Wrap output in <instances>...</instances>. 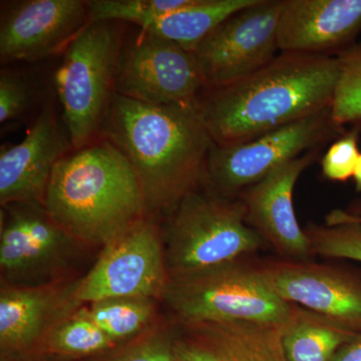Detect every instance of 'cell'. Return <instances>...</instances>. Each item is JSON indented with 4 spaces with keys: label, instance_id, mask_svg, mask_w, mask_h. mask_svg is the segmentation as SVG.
Segmentation results:
<instances>
[{
    "label": "cell",
    "instance_id": "1",
    "mask_svg": "<svg viewBox=\"0 0 361 361\" xmlns=\"http://www.w3.org/2000/svg\"><path fill=\"white\" fill-rule=\"evenodd\" d=\"M99 134L130 161L149 218L170 216L204 182L214 142L197 103L149 104L114 92Z\"/></svg>",
    "mask_w": 361,
    "mask_h": 361
},
{
    "label": "cell",
    "instance_id": "2",
    "mask_svg": "<svg viewBox=\"0 0 361 361\" xmlns=\"http://www.w3.org/2000/svg\"><path fill=\"white\" fill-rule=\"evenodd\" d=\"M338 77L336 56L280 52L248 77L206 89L197 109L214 144H241L330 108Z\"/></svg>",
    "mask_w": 361,
    "mask_h": 361
},
{
    "label": "cell",
    "instance_id": "3",
    "mask_svg": "<svg viewBox=\"0 0 361 361\" xmlns=\"http://www.w3.org/2000/svg\"><path fill=\"white\" fill-rule=\"evenodd\" d=\"M44 205L80 243L101 249L149 217L134 169L106 140L75 149L56 163Z\"/></svg>",
    "mask_w": 361,
    "mask_h": 361
},
{
    "label": "cell",
    "instance_id": "4",
    "mask_svg": "<svg viewBox=\"0 0 361 361\" xmlns=\"http://www.w3.org/2000/svg\"><path fill=\"white\" fill-rule=\"evenodd\" d=\"M246 259L171 277L161 301L171 322H242L284 329L298 306L278 295L260 263Z\"/></svg>",
    "mask_w": 361,
    "mask_h": 361
},
{
    "label": "cell",
    "instance_id": "5",
    "mask_svg": "<svg viewBox=\"0 0 361 361\" xmlns=\"http://www.w3.org/2000/svg\"><path fill=\"white\" fill-rule=\"evenodd\" d=\"M161 238L170 278L246 259L267 247L247 224L243 201L219 196L204 183L168 216Z\"/></svg>",
    "mask_w": 361,
    "mask_h": 361
},
{
    "label": "cell",
    "instance_id": "6",
    "mask_svg": "<svg viewBox=\"0 0 361 361\" xmlns=\"http://www.w3.org/2000/svg\"><path fill=\"white\" fill-rule=\"evenodd\" d=\"M122 45L116 23L90 21L63 51L54 84L75 149L99 134L114 94Z\"/></svg>",
    "mask_w": 361,
    "mask_h": 361
},
{
    "label": "cell",
    "instance_id": "7",
    "mask_svg": "<svg viewBox=\"0 0 361 361\" xmlns=\"http://www.w3.org/2000/svg\"><path fill=\"white\" fill-rule=\"evenodd\" d=\"M84 248L49 215L44 204L1 207V285L37 287L71 278L68 271Z\"/></svg>",
    "mask_w": 361,
    "mask_h": 361
},
{
    "label": "cell",
    "instance_id": "8",
    "mask_svg": "<svg viewBox=\"0 0 361 361\" xmlns=\"http://www.w3.org/2000/svg\"><path fill=\"white\" fill-rule=\"evenodd\" d=\"M345 133L332 120L330 106L251 141L230 146L214 144L207 159L203 183L219 196L239 198L275 169Z\"/></svg>",
    "mask_w": 361,
    "mask_h": 361
},
{
    "label": "cell",
    "instance_id": "9",
    "mask_svg": "<svg viewBox=\"0 0 361 361\" xmlns=\"http://www.w3.org/2000/svg\"><path fill=\"white\" fill-rule=\"evenodd\" d=\"M169 279L161 230L147 217L102 249L80 279L78 298L84 305L115 297H145L161 302Z\"/></svg>",
    "mask_w": 361,
    "mask_h": 361
},
{
    "label": "cell",
    "instance_id": "10",
    "mask_svg": "<svg viewBox=\"0 0 361 361\" xmlns=\"http://www.w3.org/2000/svg\"><path fill=\"white\" fill-rule=\"evenodd\" d=\"M205 82L193 52L142 30L122 45L114 92L149 104H196Z\"/></svg>",
    "mask_w": 361,
    "mask_h": 361
},
{
    "label": "cell",
    "instance_id": "11",
    "mask_svg": "<svg viewBox=\"0 0 361 361\" xmlns=\"http://www.w3.org/2000/svg\"><path fill=\"white\" fill-rule=\"evenodd\" d=\"M281 6L282 0H256L226 18L195 47L192 52L206 89L233 84L276 58Z\"/></svg>",
    "mask_w": 361,
    "mask_h": 361
},
{
    "label": "cell",
    "instance_id": "12",
    "mask_svg": "<svg viewBox=\"0 0 361 361\" xmlns=\"http://www.w3.org/2000/svg\"><path fill=\"white\" fill-rule=\"evenodd\" d=\"M261 268L286 302L313 311L361 334V275L312 260H270Z\"/></svg>",
    "mask_w": 361,
    "mask_h": 361
},
{
    "label": "cell",
    "instance_id": "13",
    "mask_svg": "<svg viewBox=\"0 0 361 361\" xmlns=\"http://www.w3.org/2000/svg\"><path fill=\"white\" fill-rule=\"evenodd\" d=\"M80 279L82 277H71L23 288L1 285V358H37L49 332L84 305L78 298Z\"/></svg>",
    "mask_w": 361,
    "mask_h": 361
},
{
    "label": "cell",
    "instance_id": "14",
    "mask_svg": "<svg viewBox=\"0 0 361 361\" xmlns=\"http://www.w3.org/2000/svg\"><path fill=\"white\" fill-rule=\"evenodd\" d=\"M89 23L87 1L21 0L6 4L0 21V59L37 61L65 51Z\"/></svg>",
    "mask_w": 361,
    "mask_h": 361
},
{
    "label": "cell",
    "instance_id": "15",
    "mask_svg": "<svg viewBox=\"0 0 361 361\" xmlns=\"http://www.w3.org/2000/svg\"><path fill=\"white\" fill-rule=\"evenodd\" d=\"M314 158L315 152L310 151L287 161L239 196L245 206L247 224L284 260L314 257L293 205L297 180Z\"/></svg>",
    "mask_w": 361,
    "mask_h": 361
},
{
    "label": "cell",
    "instance_id": "16",
    "mask_svg": "<svg viewBox=\"0 0 361 361\" xmlns=\"http://www.w3.org/2000/svg\"><path fill=\"white\" fill-rule=\"evenodd\" d=\"M361 32V0H282L277 27L280 52L337 54Z\"/></svg>",
    "mask_w": 361,
    "mask_h": 361
},
{
    "label": "cell",
    "instance_id": "17",
    "mask_svg": "<svg viewBox=\"0 0 361 361\" xmlns=\"http://www.w3.org/2000/svg\"><path fill=\"white\" fill-rule=\"evenodd\" d=\"M66 149L54 109L45 106L23 142L0 151V205L44 204L52 171Z\"/></svg>",
    "mask_w": 361,
    "mask_h": 361
},
{
    "label": "cell",
    "instance_id": "18",
    "mask_svg": "<svg viewBox=\"0 0 361 361\" xmlns=\"http://www.w3.org/2000/svg\"><path fill=\"white\" fill-rule=\"evenodd\" d=\"M174 325L178 361H287L279 327L242 322Z\"/></svg>",
    "mask_w": 361,
    "mask_h": 361
},
{
    "label": "cell",
    "instance_id": "19",
    "mask_svg": "<svg viewBox=\"0 0 361 361\" xmlns=\"http://www.w3.org/2000/svg\"><path fill=\"white\" fill-rule=\"evenodd\" d=\"M360 334L334 320L298 306L282 329L287 361H332L337 351Z\"/></svg>",
    "mask_w": 361,
    "mask_h": 361
},
{
    "label": "cell",
    "instance_id": "20",
    "mask_svg": "<svg viewBox=\"0 0 361 361\" xmlns=\"http://www.w3.org/2000/svg\"><path fill=\"white\" fill-rule=\"evenodd\" d=\"M256 0H193L142 28L193 51L207 35L232 14L255 4Z\"/></svg>",
    "mask_w": 361,
    "mask_h": 361
},
{
    "label": "cell",
    "instance_id": "21",
    "mask_svg": "<svg viewBox=\"0 0 361 361\" xmlns=\"http://www.w3.org/2000/svg\"><path fill=\"white\" fill-rule=\"evenodd\" d=\"M158 300L145 297H115L85 304L90 319L116 345L137 338L161 319Z\"/></svg>",
    "mask_w": 361,
    "mask_h": 361
},
{
    "label": "cell",
    "instance_id": "22",
    "mask_svg": "<svg viewBox=\"0 0 361 361\" xmlns=\"http://www.w3.org/2000/svg\"><path fill=\"white\" fill-rule=\"evenodd\" d=\"M116 344L90 319L85 305L59 323L47 336L39 356L66 360H90L104 355Z\"/></svg>",
    "mask_w": 361,
    "mask_h": 361
},
{
    "label": "cell",
    "instance_id": "23",
    "mask_svg": "<svg viewBox=\"0 0 361 361\" xmlns=\"http://www.w3.org/2000/svg\"><path fill=\"white\" fill-rule=\"evenodd\" d=\"M193 0H90V21H129L146 28Z\"/></svg>",
    "mask_w": 361,
    "mask_h": 361
},
{
    "label": "cell",
    "instance_id": "24",
    "mask_svg": "<svg viewBox=\"0 0 361 361\" xmlns=\"http://www.w3.org/2000/svg\"><path fill=\"white\" fill-rule=\"evenodd\" d=\"M339 77L331 104V116L339 127L361 123V42L337 54Z\"/></svg>",
    "mask_w": 361,
    "mask_h": 361
},
{
    "label": "cell",
    "instance_id": "25",
    "mask_svg": "<svg viewBox=\"0 0 361 361\" xmlns=\"http://www.w3.org/2000/svg\"><path fill=\"white\" fill-rule=\"evenodd\" d=\"M90 361H178L175 353V325L161 318L146 332Z\"/></svg>",
    "mask_w": 361,
    "mask_h": 361
},
{
    "label": "cell",
    "instance_id": "26",
    "mask_svg": "<svg viewBox=\"0 0 361 361\" xmlns=\"http://www.w3.org/2000/svg\"><path fill=\"white\" fill-rule=\"evenodd\" d=\"M313 255L361 262V224L343 221L334 225L306 226Z\"/></svg>",
    "mask_w": 361,
    "mask_h": 361
},
{
    "label": "cell",
    "instance_id": "27",
    "mask_svg": "<svg viewBox=\"0 0 361 361\" xmlns=\"http://www.w3.org/2000/svg\"><path fill=\"white\" fill-rule=\"evenodd\" d=\"M360 125L341 135L330 146L322 159V173L325 178L336 182H345L355 176L361 153L360 142Z\"/></svg>",
    "mask_w": 361,
    "mask_h": 361
},
{
    "label": "cell",
    "instance_id": "28",
    "mask_svg": "<svg viewBox=\"0 0 361 361\" xmlns=\"http://www.w3.org/2000/svg\"><path fill=\"white\" fill-rule=\"evenodd\" d=\"M32 90L25 78L13 71L0 73V123H4L23 115L30 102Z\"/></svg>",
    "mask_w": 361,
    "mask_h": 361
},
{
    "label": "cell",
    "instance_id": "29",
    "mask_svg": "<svg viewBox=\"0 0 361 361\" xmlns=\"http://www.w3.org/2000/svg\"><path fill=\"white\" fill-rule=\"evenodd\" d=\"M332 361H361V334L344 344Z\"/></svg>",
    "mask_w": 361,
    "mask_h": 361
},
{
    "label": "cell",
    "instance_id": "30",
    "mask_svg": "<svg viewBox=\"0 0 361 361\" xmlns=\"http://www.w3.org/2000/svg\"><path fill=\"white\" fill-rule=\"evenodd\" d=\"M350 221V222L360 223L361 214L348 213L345 211L336 210L329 214L326 217V224L334 225L336 223Z\"/></svg>",
    "mask_w": 361,
    "mask_h": 361
},
{
    "label": "cell",
    "instance_id": "31",
    "mask_svg": "<svg viewBox=\"0 0 361 361\" xmlns=\"http://www.w3.org/2000/svg\"><path fill=\"white\" fill-rule=\"evenodd\" d=\"M353 179H355L356 191L361 192V155L360 160H358L357 167H356Z\"/></svg>",
    "mask_w": 361,
    "mask_h": 361
},
{
    "label": "cell",
    "instance_id": "32",
    "mask_svg": "<svg viewBox=\"0 0 361 361\" xmlns=\"http://www.w3.org/2000/svg\"><path fill=\"white\" fill-rule=\"evenodd\" d=\"M32 360H25V358H1V361H30Z\"/></svg>",
    "mask_w": 361,
    "mask_h": 361
}]
</instances>
